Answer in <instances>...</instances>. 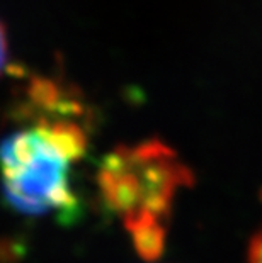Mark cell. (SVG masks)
I'll list each match as a JSON object with an SVG mask.
<instances>
[{"label": "cell", "mask_w": 262, "mask_h": 263, "mask_svg": "<svg viewBox=\"0 0 262 263\" xmlns=\"http://www.w3.org/2000/svg\"><path fill=\"white\" fill-rule=\"evenodd\" d=\"M10 109L15 127L0 139V189L5 205L29 217L72 222L80 200L77 166L91 144V116L80 95L49 77H27Z\"/></svg>", "instance_id": "1"}, {"label": "cell", "mask_w": 262, "mask_h": 263, "mask_svg": "<svg viewBox=\"0 0 262 263\" xmlns=\"http://www.w3.org/2000/svg\"><path fill=\"white\" fill-rule=\"evenodd\" d=\"M97 185L138 253L153 260L164 251L172 205L182 187L193 185V173L174 149L152 139L111 151L99 166Z\"/></svg>", "instance_id": "2"}, {"label": "cell", "mask_w": 262, "mask_h": 263, "mask_svg": "<svg viewBox=\"0 0 262 263\" xmlns=\"http://www.w3.org/2000/svg\"><path fill=\"white\" fill-rule=\"evenodd\" d=\"M9 66V36L5 31L4 22L0 21V77Z\"/></svg>", "instance_id": "3"}, {"label": "cell", "mask_w": 262, "mask_h": 263, "mask_svg": "<svg viewBox=\"0 0 262 263\" xmlns=\"http://www.w3.org/2000/svg\"><path fill=\"white\" fill-rule=\"evenodd\" d=\"M249 263H262V229L252 239L249 250Z\"/></svg>", "instance_id": "4"}]
</instances>
